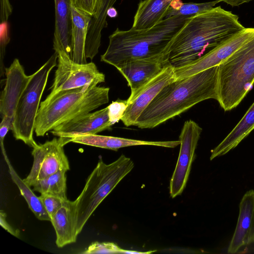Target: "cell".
<instances>
[{
	"instance_id": "obj_11",
	"label": "cell",
	"mask_w": 254,
	"mask_h": 254,
	"mask_svg": "<svg viewBox=\"0 0 254 254\" xmlns=\"http://www.w3.org/2000/svg\"><path fill=\"white\" fill-rule=\"evenodd\" d=\"M254 35V28H245L198 59L185 66L175 68L174 81L218 66Z\"/></svg>"
},
{
	"instance_id": "obj_25",
	"label": "cell",
	"mask_w": 254,
	"mask_h": 254,
	"mask_svg": "<svg viewBox=\"0 0 254 254\" xmlns=\"http://www.w3.org/2000/svg\"><path fill=\"white\" fill-rule=\"evenodd\" d=\"M0 75L5 73L3 59L5 48L10 41L8 18L12 11L9 0H0Z\"/></svg>"
},
{
	"instance_id": "obj_30",
	"label": "cell",
	"mask_w": 254,
	"mask_h": 254,
	"mask_svg": "<svg viewBox=\"0 0 254 254\" xmlns=\"http://www.w3.org/2000/svg\"><path fill=\"white\" fill-rule=\"evenodd\" d=\"M97 0H72V6L92 17L96 11Z\"/></svg>"
},
{
	"instance_id": "obj_16",
	"label": "cell",
	"mask_w": 254,
	"mask_h": 254,
	"mask_svg": "<svg viewBox=\"0 0 254 254\" xmlns=\"http://www.w3.org/2000/svg\"><path fill=\"white\" fill-rule=\"evenodd\" d=\"M254 243V190H248L239 205L236 227L228 248V253L235 254L242 247Z\"/></svg>"
},
{
	"instance_id": "obj_2",
	"label": "cell",
	"mask_w": 254,
	"mask_h": 254,
	"mask_svg": "<svg viewBox=\"0 0 254 254\" xmlns=\"http://www.w3.org/2000/svg\"><path fill=\"white\" fill-rule=\"evenodd\" d=\"M218 66L164 86L137 119L134 126L152 128L205 100H218Z\"/></svg>"
},
{
	"instance_id": "obj_21",
	"label": "cell",
	"mask_w": 254,
	"mask_h": 254,
	"mask_svg": "<svg viewBox=\"0 0 254 254\" xmlns=\"http://www.w3.org/2000/svg\"><path fill=\"white\" fill-rule=\"evenodd\" d=\"M254 129V102L227 136L211 151L210 160L223 155L235 148Z\"/></svg>"
},
{
	"instance_id": "obj_32",
	"label": "cell",
	"mask_w": 254,
	"mask_h": 254,
	"mask_svg": "<svg viewBox=\"0 0 254 254\" xmlns=\"http://www.w3.org/2000/svg\"><path fill=\"white\" fill-rule=\"evenodd\" d=\"M219 2L222 1L232 6H237L245 3H247L253 0H218Z\"/></svg>"
},
{
	"instance_id": "obj_20",
	"label": "cell",
	"mask_w": 254,
	"mask_h": 254,
	"mask_svg": "<svg viewBox=\"0 0 254 254\" xmlns=\"http://www.w3.org/2000/svg\"><path fill=\"white\" fill-rule=\"evenodd\" d=\"M174 0H140L132 27L137 30L150 28L165 19Z\"/></svg>"
},
{
	"instance_id": "obj_8",
	"label": "cell",
	"mask_w": 254,
	"mask_h": 254,
	"mask_svg": "<svg viewBox=\"0 0 254 254\" xmlns=\"http://www.w3.org/2000/svg\"><path fill=\"white\" fill-rule=\"evenodd\" d=\"M55 52L58 55V64L53 83L50 94L41 102L40 106L46 105L62 93L105 82V74L98 70L94 63H76L64 52Z\"/></svg>"
},
{
	"instance_id": "obj_13",
	"label": "cell",
	"mask_w": 254,
	"mask_h": 254,
	"mask_svg": "<svg viewBox=\"0 0 254 254\" xmlns=\"http://www.w3.org/2000/svg\"><path fill=\"white\" fill-rule=\"evenodd\" d=\"M4 87L0 99V113L1 119L13 124L15 112L20 97L25 89L30 75H27L18 59H15L10 65L5 68Z\"/></svg>"
},
{
	"instance_id": "obj_29",
	"label": "cell",
	"mask_w": 254,
	"mask_h": 254,
	"mask_svg": "<svg viewBox=\"0 0 254 254\" xmlns=\"http://www.w3.org/2000/svg\"><path fill=\"white\" fill-rule=\"evenodd\" d=\"M40 198L50 217L63 206L66 200L47 194H41Z\"/></svg>"
},
{
	"instance_id": "obj_9",
	"label": "cell",
	"mask_w": 254,
	"mask_h": 254,
	"mask_svg": "<svg viewBox=\"0 0 254 254\" xmlns=\"http://www.w3.org/2000/svg\"><path fill=\"white\" fill-rule=\"evenodd\" d=\"M202 130V128L191 120L186 121L183 125L179 135V157L170 182V194L172 198L181 194L186 188Z\"/></svg>"
},
{
	"instance_id": "obj_12",
	"label": "cell",
	"mask_w": 254,
	"mask_h": 254,
	"mask_svg": "<svg viewBox=\"0 0 254 254\" xmlns=\"http://www.w3.org/2000/svg\"><path fill=\"white\" fill-rule=\"evenodd\" d=\"M175 67L171 64L149 81L128 103L121 121L126 127L134 126L140 115L168 84L174 81Z\"/></svg>"
},
{
	"instance_id": "obj_14",
	"label": "cell",
	"mask_w": 254,
	"mask_h": 254,
	"mask_svg": "<svg viewBox=\"0 0 254 254\" xmlns=\"http://www.w3.org/2000/svg\"><path fill=\"white\" fill-rule=\"evenodd\" d=\"M169 64V61L164 59H143L127 62L117 67L130 88L131 93L127 100V103Z\"/></svg>"
},
{
	"instance_id": "obj_5",
	"label": "cell",
	"mask_w": 254,
	"mask_h": 254,
	"mask_svg": "<svg viewBox=\"0 0 254 254\" xmlns=\"http://www.w3.org/2000/svg\"><path fill=\"white\" fill-rule=\"evenodd\" d=\"M133 167L131 159L124 154L108 164L100 157L88 177L81 192L74 201L77 235L99 205Z\"/></svg>"
},
{
	"instance_id": "obj_27",
	"label": "cell",
	"mask_w": 254,
	"mask_h": 254,
	"mask_svg": "<svg viewBox=\"0 0 254 254\" xmlns=\"http://www.w3.org/2000/svg\"><path fill=\"white\" fill-rule=\"evenodd\" d=\"M125 250L112 242L92 243L87 249L80 253L83 254H124Z\"/></svg>"
},
{
	"instance_id": "obj_17",
	"label": "cell",
	"mask_w": 254,
	"mask_h": 254,
	"mask_svg": "<svg viewBox=\"0 0 254 254\" xmlns=\"http://www.w3.org/2000/svg\"><path fill=\"white\" fill-rule=\"evenodd\" d=\"M61 138L64 145L68 143L73 142L115 151L121 148L136 145H153L175 148L180 144L179 140L144 141L97 134L78 135L66 139Z\"/></svg>"
},
{
	"instance_id": "obj_15",
	"label": "cell",
	"mask_w": 254,
	"mask_h": 254,
	"mask_svg": "<svg viewBox=\"0 0 254 254\" xmlns=\"http://www.w3.org/2000/svg\"><path fill=\"white\" fill-rule=\"evenodd\" d=\"M112 126L106 107L79 116L57 127L50 131L54 135L66 139L78 135L97 134L111 129Z\"/></svg>"
},
{
	"instance_id": "obj_6",
	"label": "cell",
	"mask_w": 254,
	"mask_h": 254,
	"mask_svg": "<svg viewBox=\"0 0 254 254\" xmlns=\"http://www.w3.org/2000/svg\"><path fill=\"white\" fill-rule=\"evenodd\" d=\"M218 100L225 111L236 108L254 83V35L218 65Z\"/></svg>"
},
{
	"instance_id": "obj_4",
	"label": "cell",
	"mask_w": 254,
	"mask_h": 254,
	"mask_svg": "<svg viewBox=\"0 0 254 254\" xmlns=\"http://www.w3.org/2000/svg\"><path fill=\"white\" fill-rule=\"evenodd\" d=\"M109 87L92 84L62 93L40 106L35 132L43 136L57 127L90 113L109 102Z\"/></svg>"
},
{
	"instance_id": "obj_26",
	"label": "cell",
	"mask_w": 254,
	"mask_h": 254,
	"mask_svg": "<svg viewBox=\"0 0 254 254\" xmlns=\"http://www.w3.org/2000/svg\"><path fill=\"white\" fill-rule=\"evenodd\" d=\"M218 2V0H215L203 3H184L178 10H174L170 7L166 18L176 15L192 16L213 8Z\"/></svg>"
},
{
	"instance_id": "obj_18",
	"label": "cell",
	"mask_w": 254,
	"mask_h": 254,
	"mask_svg": "<svg viewBox=\"0 0 254 254\" xmlns=\"http://www.w3.org/2000/svg\"><path fill=\"white\" fill-rule=\"evenodd\" d=\"M55 25L53 49L55 52H64L71 58L72 0H54Z\"/></svg>"
},
{
	"instance_id": "obj_23",
	"label": "cell",
	"mask_w": 254,
	"mask_h": 254,
	"mask_svg": "<svg viewBox=\"0 0 254 254\" xmlns=\"http://www.w3.org/2000/svg\"><path fill=\"white\" fill-rule=\"evenodd\" d=\"M4 159L8 165L11 179L19 189L21 195L26 200L29 208L38 219L50 221L51 217L46 211L40 196L36 195L30 189V187L18 176L10 164L7 156L4 157Z\"/></svg>"
},
{
	"instance_id": "obj_19",
	"label": "cell",
	"mask_w": 254,
	"mask_h": 254,
	"mask_svg": "<svg viewBox=\"0 0 254 254\" xmlns=\"http://www.w3.org/2000/svg\"><path fill=\"white\" fill-rule=\"evenodd\" d=\"M74 201L66 199L63 206L51 217L56 234V244L58 248L75 243L77 235L75 225Z\"/></svg>"
},
{
	"instance_id": "obj_3",
	"label": "cell",
	"mask_w": 254,
	"mask_h": 254,
	"mask_svg": "<svg viewBox=\"0 0 254 254\" xmlns=\"http://www.w3.org/2000/svg\"><path fill=\"white\" fill-rule=\"evenodd\" d=\"M190 17L174 15L147 29L131 27L128 30H121L117 28L109 37V45L101 56V61L117 68L135 60H168V51L173 40Z\"/></svg>"
},
{
	"instance_id": "obj_24",
	"label": "cell",
	"mask_w": 254,
	"mask_h": 254,
	"mask_svg": "<svg viewBox=\"0 0 254 254\" xmlns=\"http://www.w3.org/2000/svg\"><path fill=\"white\" fill-rule=\"evenodd\" d=\"M64 171H59L43 179L38 181L32 187L41 194H47L67 199L66 176Z\"/></svg>"
},
{
	"instance_id": "obj_34",
	"label": "cell",
	"mask_w": 254,
	"mask_h": 254,
	"mask_svg": "<svg viewBox=\"0 0 254 254\" xmlns=\"http://www.w3.org/2000/svg\"><path fill=\"white\" fill-rule=\"evenodd\" d=\"M107 15L111 18H115L118 16V12L113 6L109 8L107 11Z\"/></svg>"
},
{
	"instance_id": "obj_28",
	"label": "cell",
	"mask_w": 254,
	"mask_h": 254,
	"mask_svg": "<svg viewBox=\"0 0 254 254\" xmlns=\"http://www.w3.org/2000/svg\"><path fill=\"white\" fill-rule=\"evenodd\" d=\"M128 106L127 100H117L107 106L110 122L112 125L121 120Z\"/></svg>"
},
{
	"instance_id": "obj_22",
	"label": "cell",
	"mask_w": 254,
	"mask_h": 254,
	"mask_svg": "<svg viewBox=\"0 0 254 254\" xmlns=\"http://www.w3.org/2000/svg\"><path fill=\"white\" fill-rule=\"evenodd\" d=\"M91 18V15L72 6L71 59L76 63L80 64L87 63L85 54V48L88 26Z\"/></svg>"
},
{
	"instance_id": "obj_1",
	"label": "cell",
	"mask_w": 254,
	"mask_h": 254,
	"mask_svg": "<svg viewBox=\"0 0 254 254\" xmlns=\"http://www.w3.org/2000/svg\"><path fill=\"white\" fill-rule=\"evenodd\" d=\"M245 27L220 6L190 17L173 40L168 60L175 68L198 59Z\"/></svg>"
},
{
	"instance_id": "obj_33",
	"label": "cell",
	"mask_w": 254,
	"mask_h": 254,
	"mask_svg": "<svg viewBox=\"0 0 254 254\" xmlns=\"http://www.w3.org/2000/svg\"><path fill=\"white\" fill-rule=\"evenodd\" d=\"M184 3L182 0H173L170 4V7L174 10H179L183 5Z\"/></svg>"
},
{
	"instance_id": "obj_31",
	"label": "cell",
	"mask_w": 254,
	"mask_h": 254,
	"mask_svg": "<svg viewBox=\"0 0 254 254\" xmlns=\"http://www.w3.org/2000/svg\"><path fill=\"white\" fill-rule=\"evenodd\" d=\"M6 214L2 210L0 211V225L6 231L8 232L12 235L18 237L19 235L18 230H14L7 222L6 220Z\"/></svg>"
},
{
	"instance_id": "obj_7",
	"label": "cell",
	"mask_w": 254,
	"mask_h": 254,
	"mask_svg": "<svg viewBox=\"0 0 254 254\" xmlns=\"http://www.w3.org/2000/svg\"><path fill=\"white\" fill-rule=\"evenodd\" d=\"M57 54L55 53L30 79L18 101L11 130L15 138L33 148L37 143L33 138L35 121L42 96L49 74L57 65Z\"/></svg>"
},
{
	"instance_id": "obj_10",
	"label": "cell",
	"mask_w": 254,
	"mask_h": 254,
	"mask_svg": "<svg viewBox=\"0 0 254 254\" xmlns=\"http://www.w3.org/2000/svg\"><path fill=\"white\" fill-rule=\"evenodd\" d=\"M64 144L60 137H54L33 148V163L28 176L23 179L30 187L38 181L59 171L69 170L68 159L65 154Z\"/></svg>"
}]
</instances>
